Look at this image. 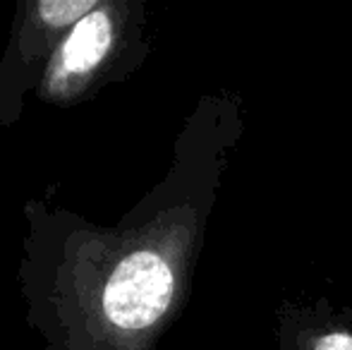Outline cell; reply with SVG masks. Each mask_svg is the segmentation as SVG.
Here are the masks:
<instances>
[{
	"mask_svg": "<svg viewBox=\"0 0 352 350\" xmlns=\"http://www.w3.org/2000/svg\"><path fill=\"white\" fill-rule=\"evenodd\" d=\"M116 43V17L108 8L98 5L94 12L79 19L70 36L58 51V77L77 80L96 70L98 63L106 61Z\"/></svg>",
	"mask_w": 352,
	"mask_h": 350,
	"instance_id": "2",
	"label": "cell"
},
{
	"mask_svg": "<svg viewBox=\"0 0 352 350\" xmlns=\"http://www.w3.org/2000/svg\"><path fill=\"white\" fill-rule=\"evenodd\" d=\"M278 350H352V312L326 295L276 307Z\"/></svg>",
	"mask_w": 352,
	"mask_h": 350,
	"instance_id": "1",
	"label": "cell"
},
{
	"mask_svg": "<svg viewBox=\"0 0 352 350\" xmlns=\"http://www.w3.org/2000/svg\"><path fill=\"white\" fill-rule=\"evenodd\" d=\"M98 8L96 0H41L36 5V17L46 27H70Z\"/></svg>",
	"mask_w": 352,
	"mask_h": 350,
	"instance_id": "3",
	"label": "cell"
}]
</instances>
